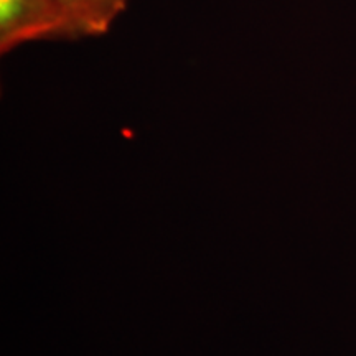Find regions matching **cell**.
I'll use <instances>...</instances> for the list:
<instances>
[{"label":"cell","instance_id":"obj_2","mask_svg":"<svg viewBox=\"0 0 356 356\" xmlns=\"http://www.w3.org/2000/svg\"><path fill=\"white\" fill-rule=\"evenodd\" d=\"M66 24L68 40L104 35L131 0H55Z\"/></svg>","mask_w":356,"mask_h":356},{"label":"cell","instance_id":"obj_1","mask_svg":"<svg viewBox=\"0 0 356 356\" xmlns=\"http://www.w3.org/2000/svg\"><path fill=\"white\" fill-rule=\"evenodd\" d=\"M68 40L55 0H0V51L38 40Z\"/></svg>","mask_w":356,"mask_h":356}]
</instances>
